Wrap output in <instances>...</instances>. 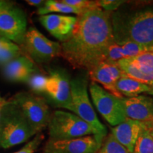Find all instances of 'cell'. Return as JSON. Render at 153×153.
I'll list each match as a JSON object with an SVG mask.
<instances>
[{
	"label": "cell",
	"mask_w": 153,
	"mask_h": 153,
	"mask_svg": "<svg viewBox=\"0 0 153 153\" xmlns=\"http://www.w3.org/2000/svg\"><path fill=\"white\" fill-rule=\"evenodd\" d=\"M72 34L61 43V56L74 68L90 72L106 60L108 48L115 42L111 12L101 8L78 15Z\"/></svg>",
	"instance_id": "6da1fadb"
},
{
	"label": "cell",
	"mask_w": 153,
	"mask_h": 153,
	"mask_svg": "<svg viewBox=\"0 0 153 153\" xmlns=\"http://www.w3.org/2000/svg\"><path fill=\"white\" fill-rule=\"evenodd\" d=\"M111 22L116 43L132 41L153 46V9L115 13Z\"/></svg>",
	"instance_id": "7a4b0ae2"
},
{
	"label": "cell",
	"mask_w": 153,
	"mask_h": 153,
	"mask_svg": "<svg viewBox=\"0 0 153 153\" xmlns=\"http://www.w3.org/2000/svg\"><path fill=\"white\" fill-rule=\"evenodd\" d=\"M36 135L20 108L11 101H6L0 117V147L11 148Z\"/></svg>",
	"instance_id": "3957f363"
},
{
	"label": "cell",
	"mask_w": 153,
	"mask_h": 153,
	"mask_svg": "<svg viewBox=\"0 0 153 153\" xmlns=\"http://www.w3.org/2000/svg\"><path fill=\"white\" fill-rule=\"evenodd\" d=\"M48 128L50 138L55 140L72 139L99 134L77 115L60 110L51 114Z\"/></svg>",
	"instance_id": "277c9868"
},
{
	"label": "cell",
	"mask_w": 153,
	"mask_h": 153,
	"mask_svg": "<svg viewBox=\"0 0 153 153\" xmlns=\"http://www.w3.org/2000/svg\"><path fill=\"white\" fill-rule=\"evenodd\" d=\"M89 72L78 74L70 81L72 101L74 114L91 125L101 135L106 136L108 132L104 124L101 123L94 111L88 94Z\"/></svg>",
	"instance_id": "5b68a950"
},
{
	"label": "cell",
	"mask_w": 153,
	"mask_h": 153,
	"mask_svg": "<svg viewBox=\"0 0 153 153\" xmlns=\"http://www.w3.org/2000/svg\"><path fill=\"white\" fill-rule=\"evenodd\" d=\"M8 101L20 108L36 134L48 128L52 113L43 98L34 94L22 91L16 94Z\"/></svg>",
	"instance_id": "8992f818"
},
{
	"label": "cell",
	"mask_w": 153,
	"mask_h": 153,
	"mask_svg": "<svg viewBox=\"0 0 153 153\" xmlns=\"http://www.w3.org/2000/svg\"><path fill=\"white\" fill-rule=\"evenodd\" d=\"M26 31L27 19L24 11L10 1L0 0V36L22 45Z\"/></svg>",
	"instance_id": "52a82bcc"
},
{
	"label": "cell",
	"mask_w": 153,
	"mask_h": 153,
	"mask_svg": "<svg viewBox=\"0 0 153 153\" xmlns=\"http://www.w3.org/2000/svg\"><path fill=\"white\" fill-rule=\"evenodd\" d=\"M89 90L97 111L111 126H118L127 118L121 99L111 94L94 82L89 85Z\"/></svg>",
	"instance_id": "ba28073f"
},
{
	"label": "cell",
	"mask_w": 153,
	"mask_h": 153,
	"mask_svg": "<svg viewBox=\"0 0 153 153\" xmlns=\"http://www.w3.org/2000/svg\"><path fill=\"white\" fill-rule=\"evenodd\" d=\"M22 45L30 58L41 64L61 55L60 44L49 40L34 27L27 29Z\"/></svg>",
	"instance_id": "9c48e42d"
},
{
	"label": "cell",
	"mask_w": 153,
	"mask_h": 153,
	"mask_svg": "<svg viewBox=\"0 0 153 153\" xmlns=\"http://www.w3.org/2000/svg\"><path fill=\"white\" fill-rule=\"evenodd\" d=\"M106 137L97 134L68 140L49 138L43 153H97Z\"/></svg>",
	"instance_id": "30bf717a"
},
{
	"label": "cell",
	"mask_w": 153,
	"mask_h": 153,
	"mask_svg": "<svg viewBox=\"0 0 153 153\" xmlns=\"http://www.w3.org/2000/svg\"><path fill=\"white\" fill-rule=\"evenodd\" d=\"M70 81V74L64 69L50 70L45 94L49 97L53 106L74 113Z\"/></svg>",
	"instance_id": "8fae6325"
},
{
	"label": "cell",
	"mask_w": 153,
	"mask_h": 153,
	"mask_svg": "<svg viewBox=\"0 0 153 153\" xmlns=\"http://www.w3.org/2000/svg\"><path fill=\"white\" fill-rule=\"evenodd\" d=\"M123 73L117 62L103 61L89 72V76L91 82L101 84L105 90L122 99L123 97L116 89V82Z\"/></svg>",
	"instance_id": "7c38bea8"
},
{
	"label": "cell",
	"mask_w": 153,
	"mask_h": 153,
	"mask_svg": "<svg viewBox=\"0 0 153 153\" xmlns=\"http://www.w3.org/2000/svg\"><path fill=\"white\" fill-rule=\"evenodd\" d=\"M77 17L68 15L51 14L39 17V22L53 37L62 42L71 37Z\"/></svg>",
	"instance_id": "4fadbf2b"
},
{
	"label": "cell",
	"mask_w": 153,
	"mask_h": 153,
	"mask_svg": "<svg viewBox=\"0 0 153 153\" xmlns=\"http://www.w3.org/2000/svg\"><path fill=\"white\" fill-rule=\"evenodd\" d=\"M126 118L142 122H153V97L139 95L121 99Z\"/></svg>",
	"instance_id": "5bb4252c"
},
{
	"label": "cell",
	"mask_w": 153,
	"mask_h": 153,
	"mask_svg": "<svg viewBox=\"0 0 153 153\" xmlns=\"http://www.w3.org/2000/svg\"><path fill=\"white\" fill-rule=\"evenodd\" d=\"M145 126V122L127 118L121 123L113 127L111 133L130 153H133L137 140Z\"/></svg>",
	"instance_id": "9a60e30c"
},
{
	"label": "cell",
	"mask_w": 153,
	"mask_h": 153,
	"mask_svg": "<svg viewBox=\"0 0 153 153\" xmlns=\"http://www.w3.org/2000/svg\"><path fill=\"white\" fill-rule=\"evenodd\" d=\"M150 89V86L132 79L124 73L116 82V89L126 98L137 97L143 93L148 94Z\"/></svg>",
	"instance_id": "2e32d148"
},
{
	"label": "cell",
	"mask_w": 153,
	"mask_h": 153,
	"mask_svg": "<svg viewBox=\"0 0 153 153\" xmlns=\"http://www.w3.org/2000/svg\"><path fill=\"white\" fill-rule=\"evenodd\" d=\"M117 63L120 70L129 77L149 86L153 85V75H148L143 73L129 59H122Z\"/></svg>",
	"instance_id": "e0dca14e"
},
{
	"label": "cell",
	"mask_w": 153,
	"mask_h": 153,
	"mask_svg": "<svg viewBox=\"0 0 153 153\" xmlns=\"http://www.w3.org/2000/svg\"><path fill=\"white\" fill-rule=\"evenodd\" d=\"M35 65L30 59L24 55H21L16 58L4 65V74L5 77L9 81L17 73L26 70V69H35Z\"/></svg>",
	"instance_id": "ac0fdd59"
},
{
	"label": "cell",
	"mask_w": 153,
	"mask_h": 153,
	"mask_svg": "<svg viewBox=\"0 0 153 153\" xmlns=\"http://www.w3.org/2000/svg\"><path fill=\"white\" fill-rule=\"evenodd\" d=\"M60 13V14H76L80 15L82 13L77 9L72 8L62 1H55V0H48L43 6L38 8L37 13L40 16L51 14V13Z\"/></svg>",
	"instance_id": "d6986e66"
},
{
	"label": "cell",
	"mask_w": 153,
	"mask_h": 153,
	"mask_svg": "<svg viewBox=\"0 0 153 153\" xmlns=\"http://www.w3.org/2000/svg\"><path fill=\"white\" fill-rule=\"evenodd\" d=\"M140 134L133 153H153V128L148 122Z\"/></svg>",
	"instance_id": "ffe728a7"
},
{
	"label": "cell",
	"mask_w": 153,
	"mask_h": 153,
	"mask_svg": "<svg viewBox=\"0 0 153 153\" xmlns=\"http://www.w3.org/2000/svg\"><path fill=\"white\" fill-rule=\"evenodd\" d=\"M22 50L19 45L8 39H4L0 44V65L6 64L22 55Z\"/></svg>",
	"instance_id": "44dd1931"
},
{
	"label": "cell",
	"mask_w": 153,
	"mask_h": 153,
	"mask_svg": "<svg viewBox=\"0 0 153 153\" xmlns=\"http://www.w3.org/2000/svg\"><path fill=\"white\" fill-rule=\"evenodd\" d=\"M117 43L121 46L126 58L137 56L143 53L153 52V46L142 45L135 42L124 41Z\"/></svg>",
	"instance_id": "7402d4cb"
},
{
	"label": "cell",
	"mask_w": 153,
	"mask_h": 153,
	"mask_svg": "<svg viewBox=\"0 0 153 153\" xmlns=\"http://www.w3.org/2000/svg\"><path fill=\"white\" fill-rule=\"evenodd\" d=\"M97 153H130L116 140L111 133L106 135Z\"/></svg>",
	"instance_id": "603a6c76"
},
{
	"label": "cell",
	"mask_w": 153,
	"mask_h": 153,
	"mask_svg": "<svg viewBox=\"0 0 153 153\" xmlns=\"http://www.w3.org/2000/svg\"><path fill=\"white\" fill-rule=\"evenodd\" d=\"M48 80V76L39 73H33L26 83L33 92L37 94L45 93Z\"/></svg>",
	"instance_id": "cb8c5ba5"
},
{
	"label": "cell",
	"mask_w": 153,
	"mask_h": 153,
	"mask_svg": "<svg viewBox=\"0 0 153 153\" xmlns=\"http://www.w3.org/2000/svg\"><path fill=\"white\" fill-rule=\"evenodd\" d=\"M62 2L70 7L74 8L82 13L91 9L100 8L99 7L98 1H90V0H62Z\"/></svg>",
	"instance_id": "d4e9b609"
},
{
	"label": "cell",
	"mask_w": 153,
	"mask_h": 153,
	"mask_svg": "<svg viewBox=\"0 0 153 153\" xmlns=\"http://www.w3.org/2000/svg\"><path fill=\"white\" fill-rule=\"evenodd\" d=\"M124 58H126V57L124 55L123 49L119 44L116 43V41H115L108 48L105 61L110 62H117Z\"/></svg>",
	"instance_id": "484cf974"
},
{
	"label": "cell",
	"mask_w": 153,
	"mask_h": 153,
	"mask_svg": "<svg viewBox=\"0 0 153 153\" xmlns=\"http://www.w3.org/2000/svg\"><path fill=\"white\" fill-rule=\"evenodd\" d=\"M43 140L44 135L42 132L38 133L34 136L33 139L29 141L26 145H24L20 150L14 153H34L37 150L38 148L43 142Z\"/></svg>",
	"instance_id": "4316f807"
},
{
	"label": "cell",
	"mask_w": 153,
	"mask_h": 153,
	"mask_svg": "<svg viewBox=\"0 0 153 153\" xmlns=\"http://www.w3.org/2000/svg\"><path fill=\"white\" fill-rule=\"evenodd\" d=\"M125 2L124 0H100L98 1V4L101 9L111 12L118 9Z\"/></svg>",
	"instance_id": "83f0119b"
},
{
	"label": "cell",
	"mask_w": 153,
	"mask_h": 153,
	"mask_svg": "<svg viewBox=\"0 0 153 153\" xmlns=\"http://www.w3.org/2000/svg\"><path fill=\"white\" fill-rule=\"evenodd\" d=\"M129 59L134 62L145 65L153 69V52L143 53V54L138 55L137 56L129 57Z\"/></svg>",
	"instance_id": "f1b7e54d"
},
{
	"label": "cell",
	"mask_w": 153,
	"mask_h": 153,
	"mask_svg": "<svg viewBox=\"0 0 153 153\" xmlns=\"http://www.w3.org/2000/svg\"><path fill=\"white\" fill-rule=\"evenodd\" d=\"M26 1L28 4H29L30 6L39 7L38 8L41 7L42 6H43L44 4L45 3V1H43V0H27V1Z\"/></svg>",
	"instance_id": "f546056e"
},
{
	"label": "cell",
	"mask_w": 153,
	"mask_h": 153,
	"mask_svg": "<svg viewBox=\"0 0 153 153\" xmlns=\"http://www.w3.org/2000/svg\"><path fill=\"white\" fill-rule=\"evenodd\" d=\"M6 101H6L4 99H3L2 97H1V96H0V105L4 104L6 102Z\"/></svg>",
	"instance_id": "4dcf8cb0"
},
{
	"label": "cell",
	"mask_w": 153,
	"mask_h": 153,
	"mask_svg": "<svg viewBox=\"0 0 153 153\" xmlns=\"http://www.w3.org/2000/svg\"><path fill=\"white\" fill-rule=\"evenodd\" d=\"M151 87V89H150V91H149V92L148 93V94H150L151 96H153V85L152 86H150Z\"/></svg>",
	"instance_id": "1f68e13d"
},
{
	"label": "cell",
	"mask_w": 153,
	"mask_h": 153,
	"mask_svg": "<svg viewBox=\"0 0 153 153\" xmlns=\"http://www.w3.org/2000/svg\"><path fill=\"white\" fill-rule=\"evenodd\" d=\"M4 104L0 105V117H1V108H2V106Z\"/></svg>",
	"instance_id": "d6a6232c"
},
{
	"label": "cell",
	"mask_w": 153,
	"mask_h": 153,
	"mask_svg": "<svg viewBox=\"0 0 153 153\" xmlns=\"http://www.w3.org/2000/svg\"><path fill=\"white\" fill-rule=\"evenodd\" d=\"M152 123H153V122H152Z\"/></svg>",
	"instance_id": "836d02e7"
}]
</instances>
